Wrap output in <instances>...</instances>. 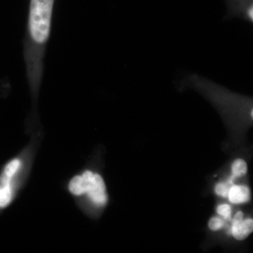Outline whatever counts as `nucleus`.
<instances>
[{
	"instance_id": "nucleus-5",
	"label": "nucleus",
	"mask_w": 253,
	"mask_h": 253,
	"mask_svg": "<svg viewBox=\"0 0 253 253\" xmlns=\"http://www.w3.org/2000/svg\"><path fill=\"white\" fill-rule=\"evenodd\" d=\"M253 219H246L241 221H233L231 234L236 240L243 241L253 232Z\"/></svg>"
},
{
	"instance_id": "nucleus-1",
	"label": "nucleus",
	"mask_w": 253,
	"mask_h": 253,
	"mask_svg": "<svg viewBox=\"0 0 253 253\" xmlns=\"http://www.w3.org/2000/svg\"><path fill=\"white\" fill-rule=\"evenodd\" d=\"M55 0H31L23 39V59L26 66L33 110L29 123H36L37 103L42 82L47 44L52 28Z\"/></svg>"
},
{
	"instance_id": "nucleus-9",
	"label": "nucleus",
	"mask_w": 253,
	"mask_h": 253,
	"mask_svg": "<svg viewBox=\"0 0 253 253\" xmlns=\"http://www.w3.org/2000/svg\"><path fill=\"white\" fill-rule=\"evenodd\" d=\"M217 212L219 215L221 216L226 220H229L231 217V208L227 204H222L218 206Z\"/></svg>"
},
{
	"instance_id": "nucleus-2",
	"label": "nucleus",
	"mask_w": 253,
	"mask_h": 253,
	"mask_svg": "<svg viewBox=\"0 0 253 253\" xmlns=\"http://www.w3.org/2000/svg\"><path fill=\"white\" fill-rule=\"evenodd\" d=\"M68 190L73 197L84 199L96 208H102L108 203L107 191L102 176L85 169L73 176L68 183Z\"/></svg>"
},
{
	"instance_id": "nucleus-4",
	"label": "nucleus",
	"mask_w": 253,
	"mask_h": 253,
	"mask_svg": "<svg viewBox=\"0 0 253 253\" xmlns=\"http://www.w3.org/2000/svg\"><path fill=\"white\" fill-rule=\"evenodd\" d=\"M227 12L224 20L239 18L253 23V0H225Z\"/></svg>"
},
{
	"instance_id": "nucleus-8",
	"label": "nucleus",
	"mask_w": 253,
	"mask_h": 253,
	"mask_svg": "<svg viewBox=\"0 0 253 253\" xmlns=\"http://www.w3.org/2000/svg\"><path fill=\"white\" fill-rule=\"evenodd\" d=\"M234 183L228 180L226 182H221L217 184L215 186V193L218 196L221 197L227 198L229 189Z\"/></svg>"
},
{
	"instance_id": "nucleus-7",
	"label": "nucleus",
	"mask_w": 253,
	"mask_h": 253,
	"mask_svg": "<svg viewBox=\"0 0 253 253\" xmlns=\"http://www.w3.org/2000/svg\"><path fill=\"white\" fill-rule=\"evenodd\" d=\"M248 167L246 161L243 159H237L233 163L231 171L234 178L241 177L247 173Z\"/></svg>"
},
{
	"instance_id": "nucleus-10",
	"label": "nucleus",
	"mask_w": 253,
	"mask_h": 253,
	"mask_svg": "<svg viewBox=\"0 0 253 253\" xmlns=\"http://www.w3.org/2000/svg\"><path fill=\"white\" fill-rule=\"evenodd\" d=\"M224 221L222 220V219L217 217L211 218L209 222H208V226H209L210 229L214 231L220 230L224 226Z\"/></svg>"
},
{
	"instance_id": "nucleus-3",
	"label": "nucleus",
	"mask_w": 253,
	"mask_h": 253,
	"mask_svg": "<svg viewBox=\"0 0 253 253\" xmlns=\"http://www.w3.org/2000/svg\"><path fill=\"white\" fill-rule=\"evenodd\" d=\"M24 156H18L9 160L0 172V211L12 204L17 196L26 172Z\"/></svg>"
},
{
	"instance_id": "nucleus-6",
	"label": "nucleus",
	"mask_w": 253,
	"mask_h": 253,
	"mask_svg": "<svg viewBox=\"0 0 253 253\" xmlns=\"http://www.w3.org/2000/svg\"><path fill=\"white\" fill-rule=\"evenodd\" d=\"M227 198L231 204H245L251 198L249 188L244 185H232L229 189Z\"/></svg>"
}]
</instances>
